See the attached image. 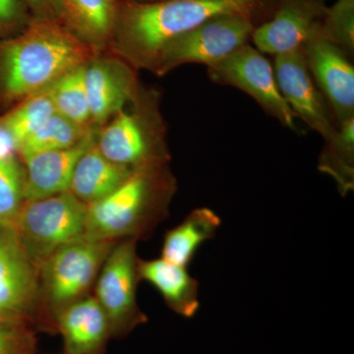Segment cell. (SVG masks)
<instances>
[{
    "label": "cell",
    "instance_id": "6da1fadb",
    "mask_svg": "<svg viewBox=\"0 0 354 354\" xmlns=\"http://www.w3.org/2000/svg\"><path fill=\"white\" fill-rule=\"evenodd\" d=\"M95 55L59 21L32 17L15 36L0 39V101L19 104Z\"/></svg>",
    "mask_w": 354,
    "mask_h": 354
},
{
    "label": "cell",
    "instance_id": "7a4b0ae2",
    "mask_svg": "<svg viewBox=\"0 0 354 354\" xmlns=\"http://www.w3.org/2000/svg\"><path fill=\"white\" fill-rule=\"evenodd\" d=\"M262 0H121L113 43L127 64L150 69L165 44L223 15L252 17Z\"/></svg>",
    "mask_w": 354,
    "mask_h": 354
},
{
    "label": "cell",
    "instance_id": "3957f363",
    "mask_svg": "<svg viewBox=\"0 0 354 354\" xmlns=\"http://www.w3.org/2000/svg\"><path fill=\"white\" fill-rule=\"evenodd\" d=\"M176 188L167 162L136 167L118 189L88 205L85 237L116 241L145 234L167 214Z\"/></svg>",
    "mask_w": 354,
    "mask_h": 354
},
{
    "label": "cell",
    "instance_id": "277c9868",
    "mask_svg": "<svg viewBox=\"0 0 354 354\" xmlns=\"http://www.w3.org/2000/svg\"><path fill=\"white\" fill-rule=\"evenodd\" d=\"M87 209L70 191L25 201L16 232L39 271L58 249L85 236Z\"/></svg>",
    "mask_w": 354,
    "mask_h": 354
},
{
    "label": "cell",
    "instance_id": "5b68a950",
    "mask_svg": "<svg viewBox=\"0 0 354 354\" xmlns=\"http://www.w3.org/2000/svg\"><path fill=\"white\" fill-rule=\"evenodd\" d=\"M133 111H120L102 129L97 145L104 157L115 164L139 167L165 162L169 153L155 100H136Z\"/></svg>",
    "mask_w": 354,
    "mask_h": 354
},
{
    "label": "cell",
    "instance_id": "8992f818",
    "mask_svg": "<svg viewBox=\"0 0 354 354\" xmlns=\"http://www.w3.org/2000/svg\"><path fill=\"white\" fill-rule=\"evenodd\" d=\"M254 29L248 16L213 18L165 44L149 70L162 76L183 64L212 66L248 44Z\"/></svg>",
    "mask_w": 354,
    "mask_h": 354
},
{
    "label": "cell",
    "instance_id": "52a82bcc",
    "mask_svg": "<svg viewBox=\"0 0 354 354\" xmlns=\"http://www.w3.org/2000/svg\"><path fill=\"white\" fill-rule=\"evenodd\" d=\"M116 241L84 236L55 251L39 268L48 304L60 311L78 300L94 283Z\"/></svg>",
    "mask_w": 354,
    "mask_h": 354
},
{
    "label": "cell",
    "instance_id": "ba28073f",
    "mask_svg": "<svg viewBox=\"0 0 354 354\" xmlns=\"http://www.w3.org/2000/svg\"><path fill=\"white\" fill-rule=\"evenodd\" d=\"M138 260L134 239L116 242L97 279L95 298L108 317L111 335L115 337L147 322L136 299Z\"/></svg>",
    "mask_w": 354,
    "mask_h": 354
},
{
    "label": "cell",
    "instance_id": "9c48e42d",
    "mask_svg": "<svg viewBox=\"0 0 354 354\" xmlns=\"http://www.w3.org/2000/svg\"><path fill=\"white\" fill-rule=\"evenodd\" d=\"M207 68L212 81L246 93L281 125L297 130V118L281 94L274 66L255 46L244 44Z\"/></svg>",
    "mask_w": 354,
    "mask_h": 354
},
{
    "label": "cell",
    "instance_id": "30bf717a",
    "mask_svg": "<svg viewBox=\"0 0 354 354\" xmlns=\"http://www.w3.org/2000/svg\"><path fill=\"white\" fill-rule=\"evenodd\" d=\"M39 276L15 228L0 227V324L24 326L38 299Z\"/></svg>",
    "mask_w": 354,
    "mask_h": 354
},
{
    "label": "cell",
    "instance_id": "8fae6325",
    "mask_svg": "<svg viewBox=\"0 0 354 354\" xmlns=\"http://www.w3.org/2000/svg\"><path fill=\"white\" fill-rule=\"evenodd\" d=\"M274 57L277 83L295 118H300L324 140L329 139L337 127L310 72L304 46Z\"/></svg>",
    "mask_w": 354,
    "mask_h": 354
},
{
    "label": "cell",
    "instance_id": "7c38bea8",
    "mask_svg": "<svg viewBox=\"0 0 354 354\" xmlns=\"http://www.w3.org/2000/svg\"><path fill=\"white\" fill-rule=\"evenodd\" d=\"M304 51L335 125L353 118L354 67L351 57L339 46L320 36L318 31L304 44Z\"/></svg>",
    "mask_w": 354,
    "mask_h": 354
},
{
    "label": "cell",
    "instance_id": "4fadbf2b",
    "mask_svg": "<svg viewBox=\"0 0 354 354\" xmlns=\"http://www.w3.org/2000/svg\"><path fill=\"white\" fill-rule=\"evenodd\" d=\"M327 9L323 0H281L272 19L254 29V46L274 57L302 48L318 31Z\"/></svg>",
    "mask_w": 354,
    "mask_h": 354
},
{
    "label": "cell",
    "instance_id": "5bb4252c",
    "mask_svg": "<svg viewBox=\"0 0 354 354\" xmlns=\"http://www.w3.org/2000/svg\"><path fill=\"white\" fill-rule=\"evenodd\" d=\"M91 122L102 124L138 97L136 74L129 64L95 55L86 65Z\"/></svg>",
    "mask_w": 354,
    "mask_h": 354
},
{
    "label": "cell",
    "instance_id": "9a60e30c",
    "mask_svg": "<svg viewBox=\"0 0 354 354\" xmlns=\"http://www.w3.org/2000/svg\"><path fill=\"white\" fill-rule=\"evenodd\" d=\"M93 131L71 148L35 153L24 158L25 201H34L69 191L79 158L94 143Z\"/></svg>",
    "mask_w": 354,
    "mask_h": 354
},
{
    "label": "cell",
    "instance_id": "2e32d148",
    "mask_svg": "<svg viewBox=\"0 0 354 354\" xmlns=\"http://www.w3.org/2000/svg\"><path fill=\"white\" fill-rule=\"evenodd\" d=\"M67 354H104L111 337L109 319L97 298L88 297L57 313Z\"/></svg>",
    "mask_w": 354,
    "mask_h": 354
},
{
    "label": "cell",
    "instance_id": "e0dca14e",
    "mask_svg": "<svg viewBox=\"0 0 354 354\" xmlns=\"http://www.w3.org/2000/svg\"><path fill=\"white\" fill-rule=\"evenodd\" d=\"M121 0H55L57 20L95 51L113 43Z\"/></svg>",
    "mask_w": 354,
    "mask_h": 354
},
{
    "label": "cell",
    "instance_id": "ac0fdd59",
    "mask_svg": "<svg viewBox=\"0 0 354 354\" xmlns=\"http://www.w3.org/2000/svg\"><path fill=\"white\" fill-rule=\"evenodd\" d=\"M139 278L155 286L177 315L193 318L200 308L199 283L185 267L162 259L138 260Z\"/></svg>",
    "mask_w": 354,
    "mask_h": 354
},
{
    "label": "cell",
    "instance_id": "d6986e66",
    "mask_svg": "<svg viewBox=\"0 0 354 354\" xmlns=\"http://www.w3.org/2000/svg\"><path fill=\"white\" fill-rule=\"evenodd\" d=\"M135 169L111 162L94 142L77 162L69 191L85 204H92L118 189Z\"/></svg>",
    "mask_w": 354,
    "mask_h": 354
},
{
    "label": "cell",
    "instance_id": "ffe728a7",
    "mask_svg": "<svg viewBox=\"0 0 354 354\" xmlns=\"http://www.w3.org/2000/svg\"><path fill=\"white\" fill-rule=\"evenodd\" d=\"M221 220L213 209L198 208L165 235L162 259L187 268L204 242L216 236Z\"/></svg>",
    "mask_w": 354,
    "mask_h": 354
},
{
    "label": "cell",
    "instance_id": "44dd1931",
    "mask_svg": "<svg viewBox=\"0 0 354 354\" xmlns=\"http://www.w3.org/2000/svg\"><path fill=\"white\" fill-rule=\"evenodd\" d=\"M318 169L332 177L342 196L354 188V118L337 125L329 139L325 140Z\"/></svg>",
    "mask_w": 354,
    "mask_h": 354
},
{
    "label": "cell",
    "instance_id": "7402d4cb",
    "mask_svg": "<svg viewBox=\"0 0 354 354\" xmlns=\"http://www.w3.org/2000/svg\"><path fill=\"white\" fill-rule=\"evenodd\" d=\"M87 64L69 70L48 87L55 111L81 127H88L91 122L85 79Z\"/></svg>",
    "mask_w": 354,
    "mask_h": 354
},
{
    "label": "cell",
    "instance_id": "603a6c76",
    "mask_svg": "<svg viewBox=\"0 0 354 354\" xmlns=\"http://www.w3.org/2000/svg\"><path fill=\"white\" fill-rule=\"evenodd\" d=\"M92 131L55 113L43 127L21 143L19 153L23 160L35 153L64 150L80 143Z\"/></svg>",
    "mask_w": 354,
    "mask_h": 354
},
{
    "label": "cell",
    "instance_id": "cb8c5ba5",
    "mask_svg": "<svg viewBox=\"0 0 354 354\" xmlns=\"http://www.w3.org/2000/svg\"><path fill=\"white\" fill-rule=\"evenodd\" d=\"M55 113L57 111L48 87L17 104L13 111L0 118V123L12 133L20 147L25 139L43 127Z\"/></svg>",
    "mask_w": 354,
    "mask_h": 354
},
{
    "label": "cell",
    "instance_id": "d4e9b609",
    "mask_svg": "<svg viewBox=\"0 0 354 354\" xmlns=\"http://www.w3.org/2000/svg\"><path fill=\"white\" fill-rule=\"evenodd\" d=\"M25 171L16 158L0 160V227L15 228L25 203Z\"/></svg>",
    "mask_w": 354,
    "mask_h": 354
},
{
    "label": "cell",
    "instance_id": "484cf974",
    "mask_svg": "<svg viewBox=\"0 0 354 354\" xmlns=\"http://www.w3.org/2000/svg\"><path fill=\"white\" fill-rule=\"evenodd\" d=\"M319 35L346 51L354 53V1L339 0L327 9L318 30Z\"/></svg>",
    "mask_w": 354,
    "mask_h": 354
},
{
    "label": "cell",
    "instance_id": "4316f807",
    "mask_svg": "<svg viewBox=\"0 0 354 354\" xmlns=\"http://www.w3.org/2000/svg\"><path fill=\"white\" fill-rule=\"evenodd\" d=\"M34 335L24 326L0 324V354H35Z\"/></svg>",
    "mask_w": 354,
    "mask_h": 354
},
{
    "label": "cell",
    "instance_id": "83f0119b",
    "mask_svg": "<svg viewBox=\"0 0 354 354\" xmlns=\"http://www.w3.org/2000/svg\"><path fill=\"white\" fill-rule=\"evenodd\" d=\"M23 0H0V37L19 32L32 16Z\"/></svg>",
    "mask_w": 354,
    "mask_h": 354
},
{
    "label": "cell",
    "instance_id": "f1b7e54d",
    "mask_svg": "<svg viewBox=\"0 0 354 354\" xmlns=\"http://www.w3.org/2000/svg\"><path fill=\"white\" fill-rule=\"evenodd\" d=\"M32 17L51 18L57 20L55 0H23Z\"/></svg>",
    "mask_w": 354,
    "mask_h": 354
},
{
    "label": "cell",
    "instance_id": "f546056e",
    "mask_svg": "<svg viewBox=\"0 0 354 354\" xmlns=\"http://www.w3.org/2000/svg\"><path fill=\"white\" fill-rule=\"evenodd\" d=\"M18 151H19V145L14 138L12 133L0 123V160L16 158Z\"/></svg>",
    "mask_w": 354,
    "mask_h": 354
},
{
    "label": "cell",
    "instance_id": "4dcf8cb0",
    "mask_svg": "<svg viewBox=\"0 0 354 354\" xmlns=\"http://www.w3.org/2000/svg\"><path fill=\"white\" fill-rule=\"evenodd\" d=\"M129 1H142V0H129Z\"/></svg>",
    "mask_w": 354,
    "mask_h": 354
},
{
    "label": "cell",
    "instance_id": "1f68e13d",
    "mask_svg": "<svg viewBox=\"0 0 354 354\" xmlns=\"http://www.w3.org/2000/svg\"><path fill=\"white\" fill-rule=\"evenodd\" d=\"M346 1H354V0H346Z\"/></svg>",
    "mask_w": 354,
    "mask_h": 354
}]
</instances>
